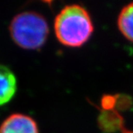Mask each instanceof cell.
<instances>
[{"instance_id": "1", "label": "cell", "mask_w": 133, "mask_h": 133, "mask_svg": "<svg viewBox=\"0 0 133 133\" xmlns=\"http://www.w3.org/2000/svg\"><path fill=\"white\" fill-rule=\"evenodd\" d=\"M54 28L57 40L62 45L79 47L91 37L93 24L85 8L72 4L65 7L57 14Z\"/></svg>"}, {"instance_id": "2", "label": "cell", "mask_w": 133, "mask_h": 133, "mask_svg": "<svg viewBox=\"0 0 133 133\" xmlns=\"http://www.w3.org/2000/svg\"><path fill=\"white\" fill-rule=\"evenodd\" d=\"M49 31L45 19L34 11L17 15L10 25L11 39L18 47L26 50H37L42 47L48 38Z\"/></svg>"}, {"instance_id": "3", "label": "cell", "mask_w": 133, "mask_h": 133, "mask_svg": "<svg viewBox=\"0 0 133 133\" xmlns=\"http://www.w3.org/2000/svg\"><path fill=\"white\" fill-rule=\"evenodd\" d=\"M0 133H39L35 120L25 114L9 115L0 125Z\"/></svg>"}, {"instance_id": "4", "label": "cell", "mask_w": 133, "mask_h": 133, "mask_svg": "<svg viewBox=\"0 0 133 133\" xmlns=\"http://www.w3.org/2000/svg\"><path fill=\"white\" fill-rule=\"evenodd\" d=\"M17 91V79L10 68L0 64V106L9 103Z\"/></svg>"}, {"instance_id": "5", "label": "cell", "mask_w": 133, "mask_h": 133, "mask_svg": "<svg viewBox=\"0 0 133 133\" xmlns=\"http://www.w3.org/2000/svg\"><path fill=\"white\" fill-rule=\"evenodd\" d=\"M117 25L124 37L133 42V3L125 6L120 11Z\"/></svg>"}]
</instances>
